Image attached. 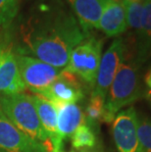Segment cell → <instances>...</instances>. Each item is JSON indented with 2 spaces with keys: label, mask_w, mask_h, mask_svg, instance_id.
<instances>
[{
  "label": "cell",
  "mask_w": 151,
  "mask_h": 152,
  "mask_svg": "<svg viewBox=\"0 0 151 152\" xmlns=\"http://www.w3.org/2000/svg\"><path fill=\"white\" fill-rule=\"evenodd\" d=\"M71 138V143L76 150H85L92 148L96 144V135L93 129L86 123L78 128Z\"/></svg>",
  "instance_id": "cell-17"
},
{
  "label": "cell",
  "mask_w": 151,
  "mask_h": 152,
  "mask_svg": "<svg viewBox=\"0 0 151 152\" xmlns=\"http://www.w3.org/2000/svg\"><path fill=\"white\" fill-rule=\"evenodd\" d=\"M3 113H2V110H1V106H0V115H2Z\"/></svg>",
  "instance_id": "cell-23"
},
{
  "label": "cell",
  "mask_w": 151,
  "mask_h": 152,
  "mask_svg": "<svg viewBox=\"0 0 151 152\" xmlns=\"http://www.w3.org/2000/svg\"><path fill=\"white\" fill-rule=\"evenodd\" d=\"M34 103L40 124L44 132L50 137L54 146V152L61 151L62 146L58 140V132H57V122H58V112L57 107L53 102L49 101L41 95H31Z\"/></svg>",
  "instance_id": "cell-14"
},
{
  "label": "cell",
  "mask_w": 151,
  "mask_h": 152,
  "mask_svg": "<svg viewBox=\"0 0 151 152\" xmlns=\"http://www.w3.org/2000/svg\"><path fill=\"white\" fill-rule=\"evenodd\" d=\"M101 39L95 37H88L71 53L69 63L65 70L80 77L86 85L93 88L97 76L99 64L102 57Z\"/></svg>",
  "instance_id": "cell-4"
},
{
  "label": "cell",
  "mask_w": 151,
  "mask_h": 152,
  "mask_svg": "<svg viewBox=\"0 0 151 152\" xmlns=\"http://www.w3.org/2000/svg\"><path fill=\"white\" fill-rule=\"evenodd\" d=\"M0 106L4 116L16 128L42 145L47 152H54L53 143L40 124L31 95L23 92L0 96Z\"/></svg>",
  "instance_id": "cell-2"
},
{
  "label": "cell",
  "mask_w": 151,
  "mask_h": 152,
  "mask_svg": "<svg viewBox=\"0 0 151 152\" xmlns=\"http://www.w3.org/2000/svg\"><path fill=\"white\" fill-rule=\"evenodd\" d=\"M137 135L143 150L151 152V120L146 117H137Z\"/></svg>",
  "instance_id": "cell-20"
},
{
  "label": "cell",
  "mask_w": 151,
  "mask_h": 152,
  "mask_svg": "<svg viewBox=\"0 0 151 152\" xmlns=\"http://www.w3.org/2000/svg\"><path fill=\"white\" fill-rule=\"evenodd\" d=\"M146 98L148 99V101L151 103V89H149L146 93Z\"/></svg>",
  "instance_id": "cell-22"
},
{
  "label": "cell",
  "mask_w": 151,
  "mask_h": 152,
  "mask_svg": "<svg viewBox=\"0 0 151 152\" xmlns=\"http://www.w3.org/2000/svg\"><path fill=\"white\" fill-rule=\"evenodd\" d=\"M151 57V0H144L141 25L136 37V61L142 65Z\"/></svg>",
  "instance_id": "cell-15"
},
{
  "label": "cell",
  "mask_w": 151,
  "mask_h": 152,
  "mask_svg": "<svg viewBox=\"0 0 151 152\" xmlns=\"http://www.w3.org/2000/svg\"><path fill=\"white\" fill-rule=\"evenodd\" d=\"M136 59L126 46L124 60L115 76L105 99V123H111L125 106L140 97V86Z\"/></svg>",
  "instance_id": "cell-3"
},
{
  "label": "cell",
  "mask_w": 151,
  "mask_h": 152,
  "mask_svg": "<svg viewBox=\"0 0 151 152\" xmlns=\"http://www.w3.org/2000/svg\"><path fill=\"white\" fill-rule=\"evenodd\" d=\"M72 8L73 14L79 21L82 31L88 35L98 23L107 0H66Z\"/></svg>",
  "instance_id": "cell-12"
},
{
  "label": "cell",
  "mask_w": 151,
  "mask_h": 152,
  "mask_svg": "<svg viewBox=\"0 0 151 152\" xmlns=\"http://www.w3.org/2000/svg\"><path fill=\"white\" fill-rule=\"evenodd\" d=\"M83 114L85 123L91 128L99 123L105 122V99L97 95H91Z\"/></svg>",
  "instance_id": "cell-16"
},
{
  "label": "cell",
  "mask_w": 151,
  "mask_h": 152,
  "mask_svg": "<svg viewBox=\"0 0 151 152\" xmlns=\"http://www.w3.org/2000/svg\"><path fill=\"white\" fill-rule=\"evenodd\" d=\"M127 16L128 28L139 31L141 25L144 0H123Z\"/></svg>",
  "instance_id": "cell-18"
},
{
  "label": "cell",
  "mask_w": 151,
  "mask_h": 152,
  "mask_svg": "<svg viewBox=\"0 0 151 152\" xmlns=\"http://www.w3.org/2000/svg\"><path fill=\"white\" fill-rule=\"evenodd\" d=\"M26 89L19 72L15 51L0 45V96L23 93Z\"/></svg>",
  "instance_id": "cell-10"
},
{
  "label": "cell",
  "mask_w": 151,
  "mask_h": 152,
  "mask_svg": "<svg viewBox=\"0 0 151 152\" xmlns=\"http://www.w3.org/2000/svg\"><path fill=\"white\" fill-rule=\"evenodd\" d=\"M125 50L126 44L123 38L118 37L102 55L91 95H97L106 99L108 90L124 60Z\"/></svg>",
  "instance_id": "cell-6"
},
{
  "label": "cell",
  "mask_w": 151,
  "mask_h": 152,
  "mask_svg": "<svg viewBox=\"0 0 151 152\" xmlns=\"http://www.w3.org/2000/svg\"><path fill=\"white\" fill-rule=\"evenodd\" d=\"M88 37L61 0H37L19 27L16 53L65 69L74 48Z\"/></svg>",
  "instance_id": "cell-1"
},
{
  "label": "cell",
  "mask_w": 151,
  "mask_h": 152,
  "mask_svg": "<svg viewBox=\"0 0 151 152\" xmlns=\"http://www.w3.org/2000/svg\"><path fill=\"white\" fill-rule=\"evenodd\" d=\"M0 152H47L42 145L33 140L0 115Z\"/></svg>",
  "instance_id": "cell-9"
},
{
  "label": "cell",
  "mask_w": 151,
  "mask_h": 152,
  "mask_svg": "<svg viewBox=\"0 0 151 152\" xmlns=\"http://www.w3.org/2000/svg\"><path fill=\"white\" fill-rule=\"evenodd\" d=\"M82 80L76 74L63 69L60 75L45 89L37 94L55 104L77 103L85 97Z\"/></svg>",
  "instance_id": "cell-8"
},
{
  "label": "cell",
  "mask_w": 151,
  "mask_h": 152,
  "mask_svg": "<svg viewBox=\"0 0 151 152\" xmlns=\"http://www.w3.org/2000/svg\"><path fill=\"white\" fill-rule=\"evenodd\" d=\"M55 105L58 112V140L61 146H63L64 141L72 137L78 128L85 123V114L77 103H59Z\"/></svg>",
  "instance_id": "cell-11"
},
{
  "label": "cell",
  "mask_w": 151,
  "mask_h": 152,
  "mask_svg": "<svg viewBox=\"0 0 151 152\" xmlns=\"http://www.w3.org/2000/svg\"><path fill=\"white\" fill-rule=\"evenodd\" d=\"M145 83H147V86L151 87V69L149 70V72L147 73V75L145 76Z\"/></svg>",
  "instance_id": "cell-21"
},
{
  "label": "cell",
  "mask_w": 151,
  "mask_h": 152,
  "mask_svg": "<svg viewBox=\"0 0 151 152\" xmlns=\"http://www.w3.org/2000/svg\"><path fill=\"white\" fill-rule=\"evenodd\" d=\"M19 72L26 88L37 94L60 75L63 69L56 68L37 58L16 53Z\"/></svg>",
  "instance_id": "cell-5"
},
{
  "label": "cell",
  "mask_w": 151,
  "mask_h": 152,
  "mask_svg": "<svg viewBox=\"0 0 151 152\" xmlns=\"http://www.w3.org/2000/svg\"><path fill=\"white\" fill-rule=\"evenodd\" d=\"M112 123V134L119 152H145L137 135V115L133 106L119 112Z\"/></svg>",
  "instance_id": "cell-7"
},
{
  "label": "cell",
  "mask_w": 151,
  "mask_h": 152,
  "mask_svg": "<svg viewBox=\"0 0 151 152\" xmlns=\"http://www.w3.org/2000/svg\"><path fill=\"white\" fill-rule=\"evenodd\" d=\"M97 28L109 37H118L127 31V16L123 2L107 0Z\"/></svg>",
  "instance_id": "cell-13"
},
{
  "label": "cell",
  "mask_w": 151,
  "mask_h": 152,
  "mask_svg": "<svg viewBox=\"0 0 151 152\" xmlns=\"http://www.w3.org/2000/svg\"><path fill=\"white\" fill-rule=\"evenodd\" d=\"M21 0H0V30L9 28L19 14Z\"/></svg>",
  "instance_id": "cell-19"
}]
</instances>
